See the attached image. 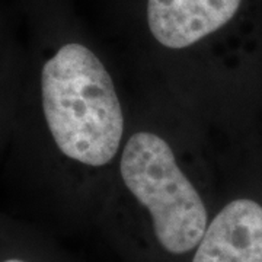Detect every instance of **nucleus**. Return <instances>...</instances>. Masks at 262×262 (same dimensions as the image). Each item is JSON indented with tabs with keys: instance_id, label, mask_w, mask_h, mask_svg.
<instances>
[{
	"instance_id": "7ed1b4c3",
	"label": "nucleus",
	"mask_w": 262,
	"mask_h": 262,
	"mask_svg": "<svg viewBox=\"0 0 262 262\" xmlns=\"http://www.w3.org/2000/svg\"><path fill=\"white\" fill-rule=\"evenodd\" d=\"M189 262H262V206L236 198L219 210Z\"/></svg>"
},
{
	"instance_id": "f257e3e1",
	"label": "nucleus",
	"mask_w": 262,
	"mask_h": 262,
	"mask_svg": "<svg viewBox=\"0 0 262 262\" xmlns=\"http://www.w3.org/2000/svg\"><path fill=\"white\" fill-rule=\"evenodd\" d=\"M124 128L113 77L83 44L64 42L24 77L12 139L18 158L47 194L60 168L111 163Z\"/></svg>"
},
{
	"instance_id": "f03ea898",
	"label": "nucleus",
	"mask_w": 262,
	"mask_h": 262,
	"mask_svg": "<svg viewBox=\"0 0 262 262\" xmlns=\"http://www.w3.org/2000/svg\"><path fill=\"white\" fill-rule=\"evenodd\" d=\"M120 173L149 219L146 245L150 258L191 261L206 233L210 214L168 141L156 133H134L122 149Z\"/></svg>"
},
{
	"instance_id": "39448f33",
	"label": "nucleus",
	"mask_w": 262,
	"mask_h": 262,
	"mask_svg": "<svg viewBox=\"0 0 262 262\" xmlns=\"http://www.w3.org/2000/svg\"><path fill=\"white\" fill-rule=\"evenodd\" d=\"M0 262H72L50 237L0 214Z\"/></svg>"
},
{
	"instance_id": "20e7f679",
	"label": "nucleus",
	"mask_w": 262,
	"mask_h": 262,
	"mask_svg": "<svg viewBox=\"0 0 262 262\" xmlns=\"http://www.w3.org/2000/svg\"><path fill=\"white\" fill-rule=\"evenodd\" d=\"M242 0H149L147 24L163 47L181 50L214 34L233 18Z\"/></svg>"
}]
</instances>
